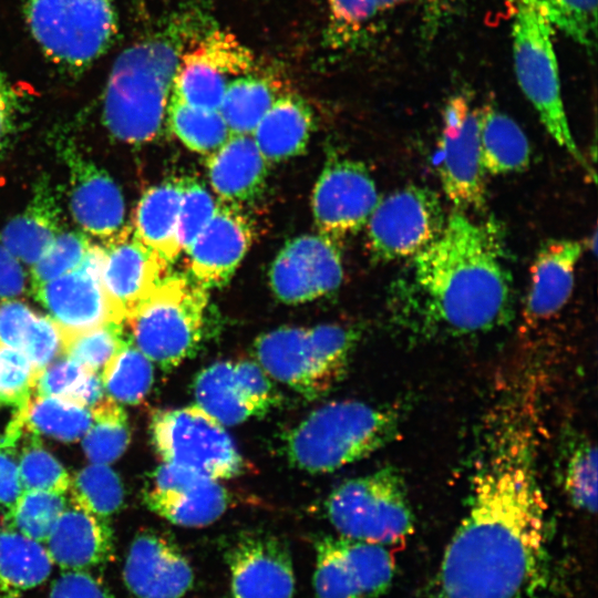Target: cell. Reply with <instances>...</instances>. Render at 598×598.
<instances>
[{
    "instance_id": "6da1fadb",
    "label": "cell",
    "mask_w": 598,
    "mask_h": 598,
    "mask_svg": "<svg viewBox=\"0 0 598 598\" xmlns=\"http://www.w3.org/2000/svg\"><path fill=\"white\" fill-rule=\"evenodd\" d=\"M527 416L507 408L487 433L430 598H532L540 585L547 504Z\"/></svg>"
},
{
    "instance_id": "7a4b0ae2",
    "label": "cell",
    "mask_w": 598,
    "mask_h": 598,
    "mask_svg": "<svg viewBox=\"0 0 598 598\" xmlns=\"http://www.w3.org/2000/svg\"><path fill=\"white\" fill-rule=\"evenodd\" d=\"M514 285L505 239L492 218L447 216L439 236L391 283L394 326L416 339L489 332L514 313Z\"/></svg>"
},
{
    "instance_id": "3957f363",
    "label": "cell",
    "mask_w": 598,
    "mask_h": 598,
    "mask_svg": "<svg viewBox=\"0 0 598 598\" xmlns=\"http://www.w3.org/2000/svg\"><path fill=\"white\" fill-rule=\"evenodd\" d=\"M210 29L202 12L182 11L117 56L103 100V121L114 137L138 144L158 135L181 59Z\"/></svg>"
},
{
    "instance_id": "277c9868",
    "label": "cell",
    "mask_w": 598,
    "mask_h": 598,
    "mask_svg": "<svg viewBox=\"0 0 598 598\" xmlns=\"http://www.w3.org/2000/svg\"><path fill=\"white\" fill-rule=\"evenodd\" d=\"M394 408L334 401L312 411L285 439L288 461L309 473L333 472L360 461L399 434Z\"/></svg>"
},
{
    "instance_id": "5b68a950",
    "label": "cell",
    "mask_w": 598,
    "mask_h": 598,
    "mask_svg": "<svg viewBox=\"0 0 598 598\" xmlns=\"http://www.w3.org/2000/svg\"><path fill=\"white\" fill-rule=\"evenodd\" d=\"M359 339V329L343 324L282 327L260 336L254 352L271 379L316 399L341 381Z\"/></svg>"
},
{
    "instance_id": "8992f818",
    "label": "cell",
    "mask_w": 598,
    "mask_h": 598,
    "mask_svg": "<svg viewBox=\"0 0 598 598\" xmlns=\"http://www.w3.org/2000/svg\"><path fill=\"white\" fill-rule=\"evenodd\" d=\"M207 289L189 275L163 277L125 318L135 347L162 369L193 354L203 337Z\"/></svg>"
},
{
    "instance_id": "52a82bcc",
    "label": "cell",
    "mask_w": 598,
    "mask_h": 598,
    "mask_svg": "<svg viewBox=\"0 0 598 598\" xmlns=\"http://www.w3.org/2000/svg\"><path fill=\"white\" fill-rule=\"evenodd\" d=\"M554 28L537 11L517 3L512 23L513 59L520 90L536 110L547 133L590 181L596 179L573 136L565 111L553 44Z\"/></svg>"
},
{
    "instance_id": "ba28073f",
    "label": "cell",
    "mask_w": 598,
    "mask_h": 598,
    "mask_svg": "<svg viewBox=\"0 0 598 598\" xmlns=\"http://www.w3.org/2000/svg\"><path fill=\"white\" fill-rule=\"evenodd\" d=\"M326 513L340 536L382 546L413 532L406 486L394 467L342 482L328 496Z\"/></svg>"
},
{
    "instance_id": "9c48e42d",
    "label": "cell",
    "mask_w": 598,
    "mask_h": 598,
    "mask_svg": "<svg viewBox=\"0 0 598 598\" xmlns=\"http://www.w3.org/2000/svg\"><path fill=\"white\" fill-rule=\"evenodd\" d=\"M24 16L42 51L82 71L103 54L117 31L113 0H24Z\"/></svg>"
},
{
    "instance_id": "30bf717a",
    "label": "cell",
    "mask_w": 598,
    "mask_h": 598,
    "mask_svg": "<svg viewBox=\"0 0 598 598\" xmlns=\"http://www.w3.org/2000/svg\"><path fill=\"white\" fill-rule=\"evenodd\" d=\"M151 434L165 463L217 481L245 470V461L224 425L198 405L155 412Z\"/></svg>"
},
{
    "instance_id": "8fae6325",
    "label": "cell",
    "mask_w": 598,
    "mask_h": 598,
    "mask_svg": "<svg viewBox=\"0 0 598 598\" xmlns=\"http://www.w3.org/2000/svg\"><path fill=\"white\" fill-rule=\"evenodd\" d=\"M446 218L434 190L400 187L379 199L365 224L369 252L381 262L409 259L439 236Z\"/></svg>"
},
{
    "instance_id": "7c38bea8",
    "label": "cell",
    "mask_w": 598,
    "mask_h": 598,
    "mask_svg": "<svg viewBox=\"0 0 598 598\" xmlns=\"http://www.w3.org/2000/svg\"><path fill=\"white\" fill-rule=\"evenodd\" d=\"M480 123L481 111L466 94L448 99L439 140L437 171L446 198L461 212L481 210L486 204Z\"/></svg>"
},
{
    "instance_id": "4fadbf2b",
    "label": "cell",
    "mask_w": 598,
    "mask_h": 598,
    "mask_svg": "<svg viewBox=\"0 0 598 598\" xmlns=\"http://www.w3.org/2000/svg\"><path fill=\"white\" fill-rule=\"evenodd\" d=\"M394 570L386 546L343 536L316 544L317 598H374L391 585Z\"/></svg>"
},
{
    "instance_id": "5bb4252c",
    "label": "cell",
    "mask_w": 598,
    "mask_h": 598,
    "mask_svg": "<svg viewBox=\"0 0 598 598\" xmlns=\"http://www.w3.org/2000/svg\"><path fill=\"white\" fill-rule=\"evenodd\" d=\"M252 52L233 33L212 28L182 56L171 94L203 109L219 110L228 83L250 73Z\"/></svg>"
},
{
    "instance_id": "9a60e30c",
    "label": "cell",
    "mask_w": 598,
    "mask_h": 598,
    "mask_svg": "<svg viewBox=\"0 0 598 598\" xmlns=\"http://www.w3.org/2000/svg\"><path fill=\"white\" fill-rule=\"evenodd\" d=\"M375 182L363 163L329 158L312 192L311 207L319 234L339 240L365 226L379 202Z\"/></svg>"
},
{
    "instance_id": "2e32d148",
    "label": "cell",
    "mask_w": 598,
    "mask_h": 598,
    "mask_svg": "<svg viewBox=\"0 0 598 598\" xmlns=\"http://www.w3.org/2000/svg\"><path fill=\"white\" fill-rule=\"evenodd\" d=\"M256 361L228 360L202 370L194 381L196 405L223 425L261 416L276 406L279 394Z\"/></svg>"
},
{
    "instance_id": "e0dca14e",
    "label": "cell",
    "mask_w": 598,
    "mask_h": 598,
    "mask_svg": "<svg viewBox=\"0 0 598 598\" xmlns=\"http://www.w3.org/2000/svg\"><path fill=\"white\" fill-rule=\"evenodd\" d=\"M343 278L337 240L321 234L289 240L274 259L269 282L282 302L298 305L336 291Z\"/></svg>"
},
{
    "instance_id": "ac0fdd59",
    "label": "cell",
    "mask_w": 598,
    "mask_h": 598,
    "mask_svg": "<svg viewBox=\"0 0 598 598\" xmlns=\"http://www.w3.org/2000/svg\"><path fill=\"white\" fill-rule=\"evenodd\" d=\"M144 501L175 525L203 527L225 513L229 497L217 480L164 462L152 473Z\"/></svg>"
},
{
    "instance_id": "d6986e66",
    "label": "cell",
    "mask_w": 598,
    "mask_h": 598,
    "mask_svg": "<svg viewBox=\"0 0 598 598\" xmlns=\"http://www.w3.org/2000/svg\"><path fill=\"white\" fill-rule=\"evenodd\" d=\"M231 598H292L295 573L289 550L266 533L243 535L227 554Z\"/></svg>"
},
{
    "instance_id": "ffe728a7",
    "label": "cell",
    "mask_w": 598,
    "mask_h": 598,
    "mask_svg": "<svg viewBox=\"0 0 598 598\" xmlns=\"http://www.w3.org/2000/svg\"><path fill=\"white\" fill-rule=\"evenodd\" d=\"M252 224L240 206L221 203L186 250L189 276L205 289L233 277L252 243Z\"/></svg>"
},
{
    "instance_id": "44dd1931",
    "label": "cell",
    "mask_w": 598,
    "mask_h": 598,
    "mask_svg": "<svg viewBox=\"0 0 598 598\" xmlns=\"http://www.w3.org/2000/svg\"><path fill=\"white\" fill-rule=\"evenodd\" d=\"M32 292L49 311L62 336L125 321L124 312L109 298L101 278L82 266Z\"/></svg>"
},
{
    "instance_id": "7402d4cb",
    "label": "cell",
    "mask_w": 598,
    "mask_h": 598,
    "mask_svg": "<svg viewBox=\"0 0 598 598\" xmlns=\"http://www.w3.org/2000/svg\"><path fill=\"white\" fill-rule=\"evenodd\" d=\"M61 156L69 169L70 208L81 228L102 239L114 236L124 220L123 195L112 177L86 158L72 142Z\"/></svg>"
},
{
    "instance_id": "603a6c76",
    "label": "cell",
    "mask_w": 598,
    "mask_h": 598,
    "mask_svg": "<svg viewBox=\"0 0 598 598\" xmlns=\"http://www.w3.org/2000/svg\"><path fill=\"white\" fill-rule=\"evenodd\" d=\"M123 578L135 598H182L192 587L194 574L172 540L145 530L130 546Z\"/></svg>"
},
{
    "instance_id": "cb8c5ba5",
    "label": "cell",
    "mask_w": 598,
    "mask_h": 598,
    "mask_svg": "<svg viewBox=\"0 0 598 598\" xmlns=\"http://www.w3.org/2000/svg\"><path fill=\"white\" fill-rule=\"evenodd\" d=\"M101 281L109 298L126 316L165 277L168 264L145 246L132 226L105 239Z\"/></svg>"
},
{
    "instance_id": "d4e9b609",
    "label": "cell",
    "mask_w": 598,
    "mask_h": 598,
    "mask_svg": "<svg viewBox=\"0 0 598 598\" xmlns=\"http://www.w3.org/2000/svg\"><path fill=\"white\" fill-rule=\"evenodd\" d=\"M584 249L582 241L573 239H551L539 248L524 309L528 322L549 319L568 302L575 285V269Z\"/></svg>"
},
{
    "instance_id": "484cf974",
    "label": "cell",
    "mask_w": 598,
    "mask_h": 598,
    "mask_svg": "<svg viewBox=\"0 0 598 598\" xmlns=\"http://www.w3.org/2000/svg\"><path fill=\"white\" fill-rule=\"evenodd\" d=\"M45 543L53 564L64 570L99 566L114 551L113 533L107 522L74 504L62 512Z\"/></svg>"
},
{
    "instance_id": "4316f807",
    "label": "cell",
    "mask_w": 598,
    "mask_h": 598,
    "mask_svg": "<svg viewBox=\"0 0 598 598\" xmlns=\"http://www.w3.org/2000/svg\"><path fill=\"white\" fill-rule=\"evenodd\" d=\"M268 163L251 135L230 134L207 157L209 184L221 203L240 206L265 188Z\"/></svg>"
},
{
    "instance_id": "83f0119b",
    "label": "cell",
    "mask_w": 598,
    "mask_h": 598,
    "mask_svg": "<svg viewBox=\"0 0 598 598\" xmlns=\"http://www.w3.org/2000/svg\"><path fill=\"white\" fill-rule=\"evenodd\" d=\"M60 217L58 194L50 179L41 177L28 206L4 226L0 239L19 260L32 266L60 234Z\"/></svg>"
},
{
    "instance_id": "f1b7e54d",
    "label": "cell",
    "mask_w": 598,
    "mask_h": 598,
    "mask_svg": "<svg viewBox=\"0 0 598 598\" xmlns=\"http://www.w3.org/2000/svg\"><path fill=\"white\" fill-rule=\"evenodd\" d=\"M313 128V113L297 94L277 97L251 136L267 163H279L301 154Z\"/></svg>"
},
{
    "instance_id": "f546056e",
    "label": "cell",
    "mask_w": 598,
    "mask_h": 598,
    "mask_svg": "<svg viewBox=\"0 0 598 598\" xmlns=\"http://www.w3.org/2000/svg\"><path fill=\"white\" fill-rule=\"evenodd\" d=\"M184 178H171L147 189L134 214V234L168 265L182 251L178 212Z\"/></svg>"
},
{
    "instance_id": "4dcf8cb0",
    "label": "cell",
    "mask_w": 598,
    "mask_h": 598,
    "mask_svg": "<svg viewBox=\"0 0 598 598\" xmlns=\"http://www.w3.org/2000/svg\"><path fill=\"white\" fill-rule=\"evenodd\" d=\"M53 561L42 543L10 528L0 529V594L16 598L47 580Z\"/></svg>"
},
{
    "instance_id": "1f68e13d",
    "label": "cell",
    "mask_w": 598,
    "mask_h": 598,
    "mask_svg": "<svg viewBox=\"0 0 598 598\" xmlns=\"http://www.w3.org/2000/svg\"><path fill=\"white\" fill-rule=\"evenodd\" d=\"M480 147L486 174L520 172L530 162V145L524 131L512 117L491 106L481 111Z\"/></svg>"
},
{
    "instance_id": "d6a6232c",
    "label": "cell",
    "mask_w": 598,
    "mask_h": 598,
    "mask_svg": "<svg viewBox=\"0 0 598 598\" xmlns=\"http://www.w3.org/2000/svg\"><path fill=\"white\" fill-rule=\"evenodd\" d=\"M278 96L277 86L268 78L248 73L233 79L219 106L229 133L251 135Z\"/></svg>"
},
{
    "instance_id": "836d02e7",
    "label": "cell",
    "mask_w": 598,
    "mask_h": 598,
    "mask_svg": "<svg viewBox=\"0 0 598 598\" xmlns=\"http://www.w3.org/2000/svg\"><path fill=\"white\" fill-rule=\"evenodd\" d=\"M20 411L33 433L66 442L84 436L92 423L91 408L58 396L35 394Z\"/></svg>"
},
{
    "instance_id": "e575fe53",
    "label": "cell",
    "mask_w": 598,
    "mask_h": 598,
    "mask_svg": "<svg viewBox=\"0 0 598 598\" xmlns=\"http://www.w3.org/2000/svg\"><path fill=\"white\" fill-rule=\"evenodd\" d=\"M167 123L172 132L190 151L209 155L230 135L219 110L190 105L169 96Z\"/></svg>"
},
{
    "instance_id": "d590c367",
    "label": "cell",
    "mask_w": 598,
    "mask_h": 598,
    "mask_svg": "<svg viewBox=\"0 0 598 598\" xmlns=\"http://www.w3.org/2000/svg\"><path fill=\"white\" fill-rule=\"evenodd\" d=\"M104 390L116 402L136 404L150 391L153 362L127 338L100 372Z\"/></svg>"
},
{
    "instance_id": "8d00e7d4",
    "label": "cell",
    "mask_w": 598,
    "mask_h": 598,
    "mask_svg": "<svg viewBox=\"0 0 598 598\" xmlns=\"http://www.w3.org/2000/svg\"><path fill=\"white\" fill-rule=\"evenodd\" d=\"M39 395L58 396L91 408L102 400L100 373L60 355L40 373L35 386Z\"/></svg>"
},
{
    "instance_id": "74e56055",
    "label": "cell",
    "mask_w": 598,
    "mask_h": 598,
    "mask_svg": "<svg viewBox=\"0 0 598 598\" xmlns=\"http://www.w3.org/2000/svg\"><path fill=\"white\" fill-rule=\"evenodd\" d=\"M92 423L83 437V448L92 463L109 464L126 450L130 431L125 411L111 398L91 406Z\"/></svg>"
},
{
    "instance_id": "f35d334b",
    "label": "cell",
    "mask_w": 598,
    "mask_h": 598,
    "mask_svg": "<svg viewBox=\"0 0 598 598\" xmlns=\"http://www.w3.org/2000/svg\"><path fill=\"white\" fill-rule=\"evenodd\" d=\"M66 507L63 494L24 489L4 515L6 527L39 543H45Z\"/></svg>"
},
{
    "instance_id": "ab89813d",
    "label": "cell",
    "mask_w": 598,
    "mask_h": 598,
    "mask_svg": "<svg viewBox=\"0 0 598 598\" xmlns=\"http://www.w3.org/2000/svg\"><path fill=\"white\" fill-rule=\"evenodd\" d=\"M537 11L550 25L592 52L597 42V0H517Z\"/></svg>"
},
{
    "instance_id": "60d3db41",
    "label": "cell",
    "mask_w": 598,
    "mask_h": 598,
    "mask_svg": "<svg viewBox=\"0 0 598 598\" xmlns=\"http://www.w3.org/2000/svg\"><path fill=\"white\" fill-rule=\"evenodd\" d=\"M72 504L100 517L118 511L123 503V486L117 474L107 465L92 463L71 478Z\"/></svg>"
},
{
    "instance_id": "b9f144b4",
    "label": "cell",
    "mask_w": 598,
    "mask_h": 598,
    "mask_svg": "<svg viewBox=\"0 0 598 598\" xmlns=\"http://www.w3.org/2000/svg\"><path fill=\"white\" fill-rule=\"evenodd\" d=\"M563 488L571 505L595 514L597 509V451L588 439L573 444L563 465Z\"/></svg>"
},
{
    "instance_id": "7bdbcfd3",
    "label": "cell",
    "mask_w": 598,
    "mask_h": 598,
    "mask_svg": "<svg viewBox=\"0 0 598 598\" xmlns=\"http://www.w3.org/2000/svg\"><path fill=\"white\" fill-rule=\"evenodd\" d=\"M62 337V355L97 373L127 340L123 333V323L116 322Z\"/></svg>"
},
{
    "instance_id": "ee69618b",
    "label": "cell",
    "mask_w": 598,
    "mask_h": 598,
    "mask_svg": "<svg viewBox=\"0 0 598 598\" xmlns=\"http://www.w3.org/2000/svg\"><path fill=\"white\" fill-rule=\"evenodd\" d=\"M91 246L82 231L60 233L50 249L31 266L32 291L79 268Z\"/></svg>"
},
{
    "instance_id": "f6af8a7d",
    "label": "cell",
    "mask_w": 598,
    "mask_h": 598,
    "mask_svg": "<svg viewBox=\"0 0 598 598\" xmlns=\"http://www.w3.org/2000/svg\"><path fill=\"white\" fill-rule=\"evenodd\" d=\"M39 375L21 350L0 343V405L24 408Z\"/></svg>"
},
{
    "instance_id": "bcb514c9",
    "label": "cell",
    "mask_w": 598,
    "mask_h": 598,
    "mask_svg": "<svg viewBox=\"0 0 598 598\" xmlns=\"http://www.w3.org/2000/svg\"><path fill=\"white\" fill-rule=\"evenodd\" d=\"M19 475L22 491L38 489L64 494L71 482L60 462L33 442L21 455Z\"/></svg>"
},
{
    "instance_id": "7dc6e473",
    "label": "cell",
    "mask_w": 598,
    "mask_h": 598,
    "mask_svg": "<svg viewBox=\"0 0 598 598\" xmlns=\"http://www.w3.org/2000/svg\"><path fill=\"white\" fill-rule=\"evenodd\" d=\"M208 189L197 181L184 178L178 212V237L182 250L186 251L204 229L218 208Z\"/></svg>"
},
{
    "instance_id": "c3c4849f",
    "label": "cell",
    "mask_w": 598,
    "mask_h": 598,
    "mask_svg": "<svg viewBox=\"0 0 598 598\" xmlns=\"http://www.w3.org/2000/svg\"><path fill=\"white\" fill-rule=\"evenodd\" d=\"M408 0H328L331 40L347 41L378 14Z\"/></svg>"
},
{
    "instance_id": "681fc988",
    "label": "cell",
    "mask_w": 598,
    "mask_h": 598,
    "mask_svg": "<svg viewBox=\"0 0 598 598\" xmlns=\"http://www.w3.org/2000/svg\"><path fill=\"white\" fill-rule=\"evenodd\" d=\"M63 337L59 326L50 318L35 313L32 319L21 351L39 372H42L52 361L62 355Z\"/></svg>"
},
{
    "instance_id": "f907efd6",
    "label": "cell",
    "mask_w": 598,
    "mask_h": 598,
    "mask_svg": "<svg viewBox=\"0 0 598 598\" xmlns=\"http://www.w3.org/2000/svg\"><path fill=\"white\" fill-rule=\"evenodd\" d=\"M49 598H114V596L89 571L65 570L53 581Z\"/></svg>"
},
{
    "instance_id": "816d5d0a",
    "label": "cell",
    "mask_w": 598,
    "mask_h": 598,
    "mask_svg": "<svg viewBox=\"0 0 598 598\" xmlns=\"http://www.w3.org/2000/svg\"><path fill=\"white\" fill-rule=\"evenodd\" d=\"M34 316L25 303L3 300L0 303V343L20 350Z\"/></svg>"
},
{
    "instance_id": "f5cc1de1",
    "label": "cell",
    "mask_w": 598,
    "mask_h": 598,
    "mask_svg": "<svg viewBox=\"0 0 598 598\" xmlns=\"http://www.w3.org/2000/svg\"><path fill=\"white\" fill-rule=\"evenodd\" d=\"M20 111L19 96L0 66V153L13 135Z\"/></svg>"
},
{
    "instance_id": "db71d44e",
    "label": "cell",
    "mask_w": 598,
    "mask_h": 598,
    "mask_svg": "<svg viewBox=\"0 0 598 598\" xmlns=\"http://www.w3.org/2000/svg\"><path fill=\"white\" fill-rule=\"evenodd\" d=\"M25 289V276L20 260L0 239V299H13Z\"/></svg>"
},
{
    "instance_id": "11a10c76",
    "label": "cell",
    "mask_w": 598,
    "mask_h": 598,
    "mask_svg": "<svg viewBox=\"0 0 598 598\" xmlns=\"http://www.w3.org/2000/svg\"><path fill=\"white\" fill-rule=\"evenodd\" d=\"M21 492L19 462L7 446H0V504L9 508Z\"/></svg>"
},
{
    "instance_id": "9f6ffc18",
    "label": "cell",
    "mask_w": 598,
    "mask_h": 598,
    "mask_svg": "<svg viewBox=\"0 0 598 598\" xmlns=\"http://www.w3.org/2000/svg\"><path fill=\"white\" fill-rule=\"evenodd\" d=\"M456 0H421L423 34L429 40L435 35Z\"/></svg>"
}]
</instances>
